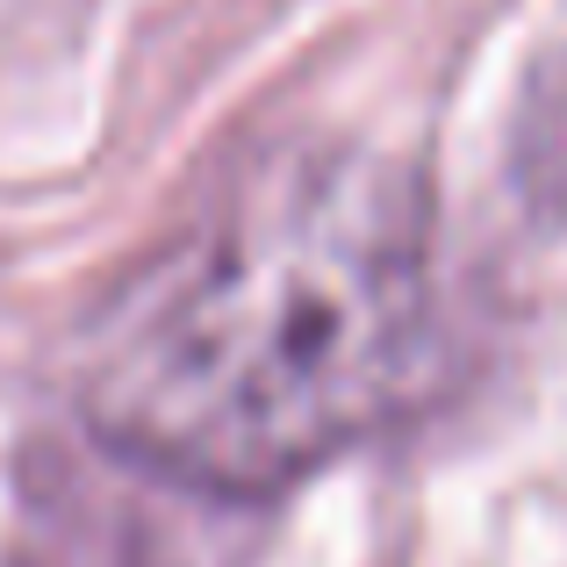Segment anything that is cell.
<instances>
[{"label": "cell", "instance_id": "1", "mask_svg": "<svg viewBox=\"0 0 567 567\" xmlns=\"http://www.w3.org/2000/svg\"><path fill=\"white\" fill-rule=\"evenodd\" d=\"M445 360L431 202L374 152L237 173L94 317L80 416L216 496H266L388 431Z\"/></svg>", "mask_w": 567, "mask_h": 567}]
</instances>
